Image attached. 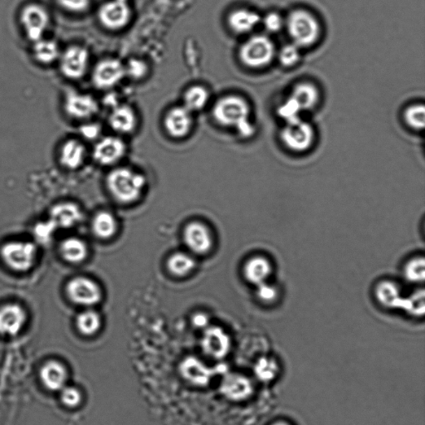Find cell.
Returning a JSON list of instances; mask_svg holds the SVG:
<instances>
[{"label": "cell", "mask_w": 425, "mask_h": 425, "mask_svg": "<svg viewBox=\"0 0 425 425\" xmlns=\"http://www.w3.org/2000/svg\"><path fill=\"white\" fill-rule=\"evenodd\" d=\"M61 401L69 408H75L81 404L82 396L80 391L75 387H64L61 389Z\"/></svg>", "instance_id": "cell-39"}, {"label": "cell", "mask_w": 425, "mask_h": 425, "mask_svg": "<svg viewBox=\"0 0 425 425\" xmlns=\"http://www.w3.org/2000/svg\"><path fill=\"white\" fill-rule=\"evenodd\" d=\"M281 138L285 146L291 151H308L314 142V130L308 122L302 121L300 118L286 124L282 131Z\"/></svg>", "instance_id": "cell-6"}, {"label": "cell", "mask_w": 425, "mask_h": 425, "mask_svg": "<svg viewBox=\"0 0 425 425\" xmlns=\"http://www.w3.org/2000/svg\"><path fill=\"white\" fill-rule=\"evenodd\" d=\"M284 26L293 45L300 48L315 45L321 32L317 17L305 10L291 12Z\"/></svg>", "instance_id": "cell-3"}, {"label": "cell", "mask_w": 425, "mask_h": 425, "mask_svg": "<svg viewBox=\"0 0 425 425\" xmlns=\"http://www.w3.org/2000/svg\"><path fill=\"white\" fill-rule=\"evenodd\" d=\"M278 372V366L274 359L262 357L254 366V374L264 382L273 380Z\"/></svg>", "instance_id": "cell-34"}, {"label": "cell", "mask_w": 425, "mask_h": 425, "mask_svg": "<svg viewBox=\"0 0 425 425\" xmlns=\"http://www.w3.org/2000/svg\"><path fill=\"white\" fill-rule=\"evenodd\" d=\"M405 119L411 128L423 130L425 121V110L424 105H413L406 109Z\"/></svg>", "instance_id": "cell-35"}, {"label": "cell", "mask_w": 425, "mask_h": 425, "mask_svg": "<svg viewBox=\"0 0 425 425\" xmlns=\"http://www.w3.org/2000/svg\"><path fill=\"white\" fill-rule=\"evenodd\" d=\"M61 7L68 11L80 13L87 10L90 0H57Z\"/></svg>", "instance_id": "cell-43"}, {"label": "cell", "mask_w": 425, "mask_h": 425, "mask_svg": "<svg viewBox=\"0 0 425 425\" xmlns=\"http://www.w3.org/2000/svg\"><path fill=\"white\" fill-rule=\"evenodd\" d=\"M375 295L380 304L387 308H396L403 302L400 288L394 283H381L376 288Z\"/></svg>", "instance_id": "cell-30"}, {"label": "cell", "mask_w": 425, "mask_h": 425, "mask_svg": "<svg viewBox=\"0 0 425 425\" xmlns=\"http://www.w3.org/2000/svg\"><path fill=\"white\" fill-rule=\"evenodd\" d=\"M126 75L121 61L108 59L96 64L93 73L94 85L99 89H109L119 83Z\"/></svg>", "instance_id": "cell-10"}, {"label": "cell", "mask_w": 425, "mask_h": 425, "mask_svg": "<svg viewBox=\"0 0 425 425\" xmlns=\"http://www.w3.org/2000/svg\"><path fill=\"white\" fill-rule=\"evenodd\" d=\"M290 96L304 112L312 110L317 106L320 96L317 87L312 83L301 82L294 87Z\"/></svg>", "instance_id": "cell-25"}, {"label": "cell", "mask_w": 425, "mask_h": 425, "mask_svg": "<svg viewBox=\"0 0 425 425\" xmlns=\"http://www.w3.org/2000/svg\"><path fill=\"white\" fill-rule=\"evenodd\" d=\"M221 392L223 396L233 401H243L252 396L253 387L247 376L241 374H228L223 379Z\"/></svg>", "instance_id": "cell-17"}, {"label": "cell", "mask_w": 425, "mask_h": 425, "mask_svg": "<svg viewBox=\"0 0 425 425\" xmlns=\"http://www.w3.org/2000/svg\"><path fill=\"white\" fill-rule=\"evenodd\" d=\"M82 133L85 135V137L94 139L99 135L100 128L96 125H87L82 127Z\"/></svg>", "instance_id": "cell-46"}, {"label": "cell", "mask_w": 425, "mask_h": 425, "mask_svg": "<svg viewBox=\"0 0 425 425\" xmlns=\"http://www.w3.org/2000/svg\"><path fill=\"white\" fill-rule=\"evenodd\" d=\"M21 22L26 36L35 43L43 38L50 20L45 8L33 3L26 6L22 11Z\"/></svg>", "instance_id": "cell-7"}, {"label": "cell", "mask_w": 425, "mask_h": 425, "mask_svg": "<svg viewBox=\"0 0 425 425\" xmlns=\"http://www.w3.org/2000/svg\"><path fill=\"white\" fill-rule=\"evenodd\" d=\"M164 124L170 137L177 139L186 137L193 126L191 112L184 106L174 107L166 113Z\"/></svg>", "instance_id": "cell-15"}, {"label": "cell", "mask_w": 425, "mask_h": 425, "mask_svg": "<svg viewBox=\"0 0 425 425\" xmlns=\"http://www.w3.org/2000/svg\"><path fill=\"white\" fill-rule=\"evenodd\" d=\"M275 56L273 41L266 35H254L240 47L239 58L244 65L251 68L268 66Z\"/></svg>", "instance_id": "cell-4"}, {"label": "cell", "mask_w": 425, "mask_h": 425, "mask_svg": "<svg viewBox=\"0 0 425 425\" xmlns=\"http://www.w3.org/2000/svg\"><path fill=\"white\" fill-rule=\"evenodd\" d=\"M179 372L184 379L197 387H204L212 378V371L200 359L188 357L179 365Z\"/></svg>", "instance_id": "cell-18"}, {"label": "cell", "mask_w": 425, "mask_h": 425, "mask_svg": "<svg viewBox=\"0 0 425 425\" xmlns=\"http://www.w3.org/2000/svg\"><path fill=\"white\" fill-rule=\"evenodd\" d=\"M146 178L128 168H117L108 174L107 184L109 191L121 203L135 202L142 195Z\"/></svg>", "instance_id": "cell-2"}, {"label": "cell", "mask_w": 425, "mask_h": 425, "mask_svg": "<svg viewBox=\"0 0 425 425\" xmlns=\"http://www.w3.org/2000/svg\"><path fill=\"white\" fill-rule=\"evenodd\" d=\"M41 380L50 391H61L67 383L68 371L62 363L52 361L45 364L40 372Z\"/></svg>", "instance_id": "cell-20"}, {"label": "cell", "mask_w": 425, "mask_h": 425, "mask_svg": "<svg viewBox=\"0 0 425 425\" xmlns=\"http://www.w3.org/2000/svg\"><path fill=\"white\" fill-rule=\"evenodd\" d=\"M261 23L264 24L267 31L274 33L281 31L285 25V20L281 15L276 13H270L262 20Z\"/></svg>", "instance_id": "cell-41"}, {"label": "cell", "mask_w": 425, "mask_h": 425, "mask_svg": "<svg viewBox=\"0 0 425 425\" xmlns=\"http://www.w3.org/2000/svg\"><path fill=\"white\" fill-rule=\"evenodd\" d=\"M100 326H102V321H100V315L94 311H85L77 315V329L84 336L95 335L99 331Z\"/></svg>", "instance_id": "cell-33"}, {"label": "cell", "mask_w": 425, "mask_h": 425, "mask_svg": "<svg viewBox=\"0 0 425 425\" xmlns=\"http://www.w3.org/2000/svg\"><path fill=\"white\" fill-rule=\"evenodd\" d=\"M59 58L61 71L64 76L78 79L85 75L89 62V54L86 48L69 47Z\"/></svg>", "instance_id": "cell-11"}, {"label": "cell", "mask_w": 425, "mask_h": 425, "mask_svg": "<svg viewBox=\"0 0 425 425\" xmlns=\"http://www.w3.org/2000/svg\"><path fill=\"white\" fill-rule=\"evenodd\" d=\"M244 276L248 282L260 285L268 281L273 266L268 258L264 256H256L251 258L244 266Z\"/></svg>", "instance_id": "cell-22"}, {"label": "cell", "mask_w": 425, "mask_h": 425, "mask_svg": "<svg viewBox=\"0 0 425 425\" xmlns=\"http://www.w3.org/2000/svg\"><path fill=\"white\" fill-rule=\"evenodd\" d=\"M273 425H290V424H288V423H285V422H278V423H275Z\"/></svg>", "instance_id": "cell-47"}, {"label": "cell", "mask_w": 425, "mask_h": 425, "mask_svg": "<svg viewBox=\"0 0 425 425\" xmlns=\"http://www.w3.org/2000/svg\"><path fill=\"white\" fill-rule=\"evenodd\" d=\"M85 147L77 140H69L64 143L61 150L60 160L68 169L75 170L80 167L85 159Z\"/></svg>", "instance_id": "cell-26"}, {"label": "cell", "mask_w": 425, "mask_h": 425, "mask_svg": "<svg viewBox=\"0 0 425 425\" xmlns=\"http://www.w3.org/2000/svg\"><path fill=\"white\" fill-rule=\"evenodd\" d=\"M195 265L194 258L189 254L182 252L172 254L167 261V267L170 273L178 277H184L191 273Z\"/></svg>", "instance_id": "cell-31"}, {"label": "cell", "mask_w": 425, "mask_h": 425, "mask_svg": "<svg viewBox=\"0 0 425 425\" xmlns=\"http://www.w3.org/2000/svg\"><path fill=\"white\" fill-rule=\"evenodd\" d=\"M300 47L293 43L285 45L279 52V60L284 67L291 68L299 62Z\"/></svg>", "instance_id": "cell-37"}, {"label": "cell", "mask_w": 425, "mask_h": 425, "mask_svg": "<svg viewBox=\"0 0 425 425\" xmlns=\"http://www.w3.org/2000/svg\"><path fill=\"white\" fill-rule=\"evenodd\" d=\"M1 256L13 270L26 271L32 268L36 260L37 248L30 242L15 241L3 245Z\"/></svg>", "instance_id": "cell-5"}, {"label": "cell", "mask_w": 425, "mask_h": 425, "mask_svg": "<svg viewBox=\"0 0 425 425\" xmlns=\"http://www.w3.org/2000/svg\"><path fill=\"white\" fill-rule=\"evenodd\" d=\"M209 94L202 86L195 85L190 87L184 96V107L192 112L202 110L208 104Z\"/></svg>", "instance_id": "cell-29"}, {"label": "cell", "mask_w": 425, "mask_h": 425, "mask_svg": "<svg viewBox=\"0 0 425 425\" xmlns=\"http://www.w3.org/2000/svg\"><path fill=\"white\" fill-rule=\"evenodd\" d=\"M257 295L262 301L266 302V304H271V302L278 299V291L274 286H270V285L264 283L258 285Z\"/></svg>", "instance_id": "cell-42"}, {"label": "cell", "mask_w": 425, "mask_h": 425, "mask_svg": "<svg viewBox=\"0 0 425 425\" xmlns=\"http://www.w3.org/2000/svg\"><path fill=\"white\" fill-rule=\"evenodd\" d=\"M64 107L70 117L79 120L89 119L99 110L98 102L93 96L73 91L66 96Z\"/></svg>", "instance_id": "cell-13"}, {"label": "cell", "mask_w": 425, "mask_h": 425, "mask_svg": "<svg viewBox=\"0 0 425 425\" xmlns=\"http://www.w3.org/2000/svg\"><path fill=\"white\" fill-rule=\"evenodd\" d=\"M301 110L299 104H297L291 96L281 105L278 108V115L282 118L286 124L288 122L294 121L300 119Z\"/></svg>", "instance_id": "cell-36"}, {"label": "cell", "mask_w": 425, "mask_h": 425, "mask_svg": "<svg viewBox=\"0 0 425 425\" xmlns=\"http://www.w3.org/2000/svg\"><path fill=\"white\" fill-rule=\"evenodd\" d=\"M61 253L64 260L72 264H80L87 256V245L77 238H69L61 244Z\"/></svg>", "instance_id": "cell-27"}, {"label": "cell", "mask_w": 425, "mask_h": 425, "mask_svg": "<svg viewBox=\"0 0 425 425\" xmlns=\"http://www.w3.org/2000/svg\"><path fill=\"white\" fill-rule=\"evenodd\" d=\"M201 345L204 352L209 357L222 359L229 354L231 340L229 335L220 327L205 328Z\"/></svg>", "instance_id": "cell-12"}, {"label": "cell", "mask_w": 425, "mask_h": 425, "mask_svg": "<svg viewBox=\"0 0 425 425\" xmlns=\"http://www.w3.org/2000/svg\"><path fill=\"white\" fill-rule=\"evenodd\" d=\"M213 116L218 124L234 127L243 137H251L255 128L249 121L251 107L239 96L230 95L217 100L213 108Z\"/></svg>", "instance_id": "cell-1"}, {"label": "cell", "mask_w": 425, "mask_h": 425, "mask_svg": "<svg viewBox=\"0 0 425 425\" xmlns=\"http://www.w3.org/2000/svg\"><path fill=\"white\" fill-rule=\"evenodd\" d=\"M93 230L100 239H107L115 235L117 231L116 218L111 213L100 212L94 218Z\"/></svg>", "instance_id": "cell-28"}, {"label": "cell", "mask_w": 425, "mask_h": 425, "mask_svg": "<svg viewBox=\"0 0 425 425\" xmlns=\"http://www.w3.org/2000/svg\"><path fill=\"white\" fill-rule=\"evenodd\" d=\"M193 325L197 328H207L209 318L204 313H197L192 318Z\"/></svg>", "instance_id": "cell-45"}, {"label": "cell", "mask_w": 425, "mask_h": 425, "mask_svg": "<svg viewBox=\"0 0 425 425\" xmlns=\"http://www.w3.org/2000/svg\"><path fill=\"white\" fill-rule=\"evenodd\" d=\"M51 221L59 228H71L80 222L82 218L81 209L73 203L57 204L51 209Z\"/></svg>", "instance_id": "cell-21"}, {"label": "cell", "mask_w": 425, "mask_h": 425, "mask_svg": "<svg viewBox=\"0 0 425 425\" xmlns=\"http://www.w3.org/2000/svg\"><path fill=\"white\" fill-rule=\"evenodd\" d=\"M67 293L70 299L82 306L98 304L102 299V291L98 285L84 277L71 280L67 286Z\"/></svg>", "instance_id": "cell-9"}, {"label": "cell", "mask_w": 425, "mask_h": 425, "mask_svg": "<svg viewBox=\"0 0 425 425\" xmlns=\"http://www.w3.org/2000/svg\"><path fill=\"white\" fill-rule=\"evenodd\" d=\"M261 17L256 12L241 8L231 13L229 20V25L232 31L238 34H245L253 31L257 26L261 24Z\"/></svg>", "instance_id": "cell-23"}, {"label": "cell", "mask_w": 425, "mask_h": 425, "mask_svg": "<svg viewBox=\"0 0 425 425\" xmlns=\"http://www.w3.org/2000/svg\"><path fill=\"white\" fill-rule=\"evenodd\" d=\"M187 247L197 254L207 253L213 246V237L209 228L200 222L190 223L184 231Z\"/></svg>", "instance_id": "cell-14"}, {"label": "cell", "mask_w": 425, "mask_h": 425, "mask_svg": "<svg viewBox=\"0 0 425 425\" xmlns=\"http://www.w3.org/2000/svg\"><path fill=\"white\" fill-rule=\"evenodd\" d=\"M126 147L124 141L118 137H107L96 144L94 157L98 163L103 165L116 164L124 157Z\"/></svg>", "instance_id": "cell-16"}, {"label": "cell", "mask_w": 425, "mask_h": 425, "mask_svg": "<svg viewBox=\"0 0 425 425\" xmlns=\"http://www.w3.org/2000/svg\"><path fill=\"white\" fill-rule=\"evenodd\" d=\"M126 73L129 74L134 78L142 77L147 73V66L141 61L131 60L127 67H126Z\"/></svg>", "instance_id": "cell-44"}, {"label": "cell", "mask_w": 425, "mask_h": 425, "mask_svg": "<svg viewBox=\"0 0 425 425\" xmlns=\"http://www.w3.org/2000/svg\"><path fill=\"white\" fill-rule=\"evenodd\" d=\"M404 306L410 314L415 315H423L424 308V292L414 293L410 299L405 300Z\"/></svg>", "instance_id": "cell-40"}, {"label": "cell", "mask_w": 425, "mask_h": 425, "mask_svg": "<svg viewBox=\"0 0 425 425\" xmlns=\"http://www.w3.org/2000/svg\"><path fill=\"white\" fill-rule=\"evenodd\" d=\"M406 278L410 282L420 283L424 278V260L423 258H415L407 264L405 268Z\"/></svg>", "instance_id": "cell-38"}, {"label": "cell", "mask_w": 425, "mask_h": 425, "mask_svg": "<svg viewBox=\"0 0 425 425\" xmlns=\"http://www.w3.org/2000/svg\"><path fill=\"white\" fill-rule=\"evenodd\" d=\"M131 17V12L125 0H112L104 3L98 13L100 23L113 31L124 29Z\"/></svg>", "instance_id": "cell-8"}, {"label": "cell", "mask_w": 425, "mask_h": 425, "mask_svg": "<svg viewBox=\"0 0 425 425\" xmlns=\"http://www.w3.org/2000/svg\"><path fill=\"white\" fill-rule=\"evenodd\" d=\"M109 124L112 128L121 134L133 133L137 125V118L133 108L128 106H119L114 108L110 117Z\"/></svg>", "instance_id": "cell-24"}, {"label": "cell", "mask_w": 425, "mask_h": 425, "mask_svg": "<svg viewBox=\"0 0 425 425\" xmlns=\"http://www.w3.org/2000/svg\"><path fill=\"white\" fill-rule=\"evenodd\" d=\"M26 313L20 306L8 304L0 308V334L15 336L26 322Z\"/></svg>", "instance_id": "cell-19"}, {"label": "cell", "mask_w": 425, "mask_h": 425, "mask_svg": "<svg viewBox=\"0 0 425 425\" xmlns=\"http://www.w3.org/2000/svg\"><path fill=\"white\" fill-rule=\"evenodd\" d=\"M33 54L39 63L50 64L60 57L59 48L54 41L41 38L34 43Z\"/></svg>", "instance_id": "cell-32"}]
</instances>
